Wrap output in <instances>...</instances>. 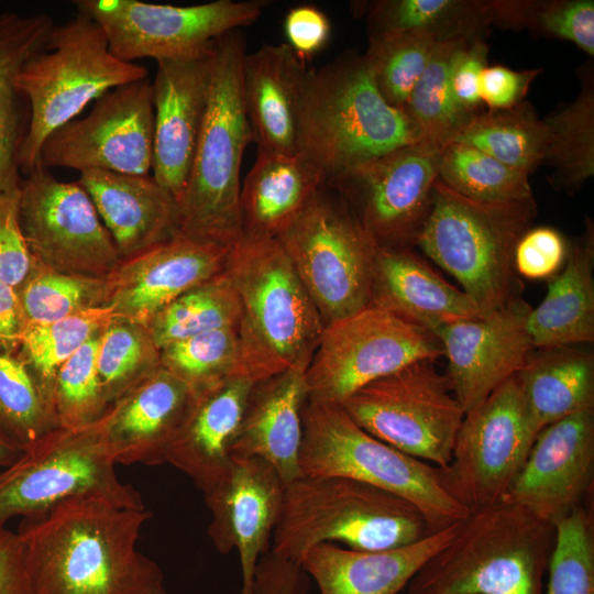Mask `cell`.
Returning a JSON list of instances; mask_svg holds the SVG:
<instances>
[{
  "mask_svg": "<svg viewBox=\"0 0 594 594\" xmlns=\"http://www.w3.org/2000/svg\"><path fill=\"white\" fill-rule=\"evenodd\" d=\"M20 187L19 217L34 263L47 270L106 277L122 261L94 202L76 182L37 165Z\"/></svg>",
  "mask_w": 594,
  "mask_h": 594,
  "instance_id": "2e32d148",
  "label": "cell"
},
{
  "mask_svg": "<svg viewBox=\"0 0 594 594\" xmlns=\"http://www.w3.org/2000/svg\"><path fill=\"white\" fill-rule=\"evenodd\" d=\"M173 594H178V593H173Z\"/></svg>",
  "mask_w": 594,
  "mask_h": 594,
  "instance_id": "6125c7cd",
  "label": "cell"
},
{
  "mask_svg": "<svg viewBox=\"0 0 594 594\" xmlns=\"http://www.w3.org/2000/svg\"><path fill=\"white\" fill-rule=\"evenodd\" d=\"M305 371L292 369L255 383L230 447L233 457L271 464L285 485L301 476L302 414L308 403Z\"/></svg>",
  "mask_w": 594,
  "mask_h": 594,
  "instance_id": "4316f807",
  "label": "cell"
},
{
  "mask_svg": "<svg viewBox=\"0 0 594 594\" xmlns=\"http://www.w3.org/2000/svg\"><path fill=\"white\" fill-rule=\"evenodd\" d=\"M231 246L177 235L122 260L106 276V306L116 319L143 326L189 289L224 271Z\"/></svg>",
  "mask_w": 594,
  "mask_h": 594,
  "instance_id": "44dd1931",
  "label": "cell"
},
{
  "mask_svg": "<svg viewBox=\"0 0 594 594\" xmlns=\"http://www.w3.org/2000/svg\"><path fill=\"white\" fill-rule=\"evenodd\" d=\"M195 396L185 382L161 366L116 399L100 418L114 463H167Z\"/></svg>",
  "mask_w": 594,
  "mask_h": 594,
  "instance_id": "cb8c5ba5",
  "label": "cell"
},
{
  "mask_svg": "<svg viewBox=\"0 0 594 594\" xmlns=\"http://www.w3.org/2000/svg\"><path fill=\"white\" fill-rule=\"evenodd\" d=\"M161 366L195 393L239 374L238 328L202 332L160 350Z\"/></svg>",
  "mask_w": 594,
  "mask_h": 594,
  "instance_id": "7dc6e473",
  "label": "cell"
},
{
  "mask_svg": "<svg viewBox=\"0 0 594 594\" xmlns=\"http://www.w3.org/2000/svg\"><path fill=\"white\" fill-rule=\"evenodd\" d=\"M369 35L417 32L437 42L484 38L491 24L492 1L381 0L364 2Z\"/></svg>",
  "mask_w": 594,
  "mask_h": 594,
  "instance_id": "e575fe53",
  "label": "cell"
},
{
  "mask_svg": "<svg viewBox=\"0 0 594 594\" xmlns=\"http://www.w3.org/2000/svg\"><path fill=\"white\" fill-rule=\"evenodd\" d=\"M46 13H0V195L19 190V128L15 77L46 43L54 28Z\"/></svg>",
  "mask_w": 594,
  "mask_h": 594,
  "instance_id": "836d02e7",
  "label": "cell"
},
{
  "mask_svg": "<svg viewBox=\"0 0 594 594\" xmlns=\"http://www.w3.org/2000/svg\"><path fill=\"white\" fill-rule=\"evenodd\" d=\"M537 211L534 196L482 201L452 190L438 177L416 244L488 314L520 298L514 253Z\"/></svg>",
  "mask_w": 594,
  "mask_h": 594,
  "instance_id": "52a82bcc",
  "label": "cell"
},
{
  "mask_svg": "<svg viewBox=\"0 0 594 594\" xmlns=\"http://www.w3.org/2000/svg\"><path fill=\"white\" fill-rule=\"evenodd\" d=\"M438 42L417 32L369 35L364 56L383 98L403 111Z\"/></svg>",
  "mask_w": 594,
  "mask_h": 594,
  "instance_id": "f6af8a7d",
  "label": "cell"
},
{
  "mask_svg": "<svg viewBox=\"0 0 594 594\" xmlns=\"http://www.w3.org/2000/svg\"><path fill=\"white\" fill-rule=\"evenodd\" d=\"M160 367V349L145 326L114 319L102 330L97 371L108 406Z\"/></svg>",
  "mask_w": 594,
  "mask_h": 594,
  "instance_id": "7bdbcfd3",
  "label": "cell"
},
{
  "mask_svg": "<svg viewBox=\"0 0 594 594\" xmlns=\"http://www.w3.org/2000/svg\"><path fill=\"white\" fill-rule=\"evenodd\" d=\"M458 524L391 550L356 551L320 543L306 553L300 564L316 581L320 594H397L449 542Z\"/></svg>",
  "mask_w": 594,
  "mask_h": 594,
  "instance_id": "f546056e",
  "label": "cell"
},
{
  "mask_svg": "<svg viewBox=\"0 0 594 594\" xmlns=\"http://www.w3.org/2000/svg\"><path fill=\"white\" fill-rule=\"evenodd\" d=\"M439 179L452 190L482 201L532 197L529 174L461 143H449L442 147Z\"/></svg>",
  "mask_w": 594,
  "mask_h": 594,
  "instance_id": "b9f144b4",
  "label": "cell"
},
{
  "mask_svg": "<svg viewBox=\"0 0 594 594\" xmlns=\"http://www.w3.org/2000/svg\"><path fill=\"white\" fill-rule=\"evenodd\" d=\"M147 78L143 66L114 56L102 29L77 12L54 25L45 45L15 77V87L30 105V121L19 148V166L26 173L40 165L46 139L77 118L85 107L108 91Z\"/></svg>",
  "mask_w": 594,
  "mask_h": 594,
  "instance_id": "ba28073f",
  "label": "cell"
},
{
  "mask_svg": "<svg viewBox=\"0 0 594 594\" xmlns=\"http://www.w3.org/2000/svg\"><path fill=\"white\" fill-rule=\"evenodd\" d=\"M284 33L286 44L301 61L307 62L329 42L331 23L316 6L299 4L286 13Z\"/></svg>",
  "mask_w": 594,
  "mask_h": 594,
  "instance_id": "db71d44e",
  "label": "cell"
},
{
  "mask_svg": "<svg viewBox=\"0 0 594 594\" xmlns=\"http://www.w3.org/2000/svg\"><path fill=\"white\" fill-rule=\"evenodd\" d=\"M541 69L514 70L502 65L486 66L481 75L480 97L490 109L519 105Z\"/></svg>",
  "mask_w": 594,
  "mask_h": 594,
  "instance_id": "11a10c76",
  "label": "cell"
},
{
  "mask_svg": "<svg viewBox=\"0 0 594 594\" xmlns=\"http://www.w3.org/2000/svg\"><path fill=\"white\" fill-rule=\"evenodd\" d=\"M101 332L86 342L57 371L52 407L58 427L88 426L99 420L109 407L97 371Z\"/></svg>",
  "mask_w": 594,
  "mask_h": 594,
  "instance_id": "c3c4849f",
  "label": "cell"
},
{
  "mask_svg": "<svg viewBox=\"0 0 594 594\" xmlns=\"http://www.w3.org/2000/svg\"><path fill=\"white\" fill-rule=\"evenodd\" d=\"M78 183L89 195L122 260L179 235V202L150 174L89 169L80 173Z\"/></svg>",
  "mask_w": 594,
  "mask_h": 594,
  "instance_id": "d4e9b609",
  "label": "cell"
},
{
  "mask_svg": "<svg viewBox=\"0 0 594 594\" xmlns=\"http://www.w3.org/2000/svg\"><path fill=\"white\" fill-rule=\"evenodd\" d=\"M284 493L285 484L271 464L258 458L233 455L223 476L204 492L213 547L221 554L232 550L239 554L240 594H253L255 570L271 549Z\"/></svg>",
  "mask_w": 594,
  "mask_h": 594,
  "instance_id": "d6986e66",
  "label": "cell"
},
{
  "mask_svg": "<svg viewBox=\"0 0 594 594\" xmlns=\"http://www.w3.org/2000/svg\"><path fill=\"white\" fill-rule=\"evenodd\" d=\"M420 360L378 378L341 407L363 430L393 448L446 468L464 418L447 374Z\"/></svg>",
  "mask_w": 594,
  "mask_h": 594,
  "instance_id": "7c38bea8",
  "label": "cell"
},
{
  "mask_svg": "<svg viewBox=\"0 0 594 594\" xmlns=\"http://www.w3.org/2000/svg\"><path fill=\"white\" fill-rule=\"evenodd\" d=\"M530 309L518 298L484 317L435 331L448 360L452 392L464 414L515 376L535 350L526 324Z\"/></svg>",
  "mask_w": 594,
  "mask_h": 594,
  "instance_id": "ffe728a7",
  "label": "cell"
},
{
  "mask_svg": "<svg viewBox=\"0 0 594 594\" xmlns=\"http://www.w3.org/2000/svg\"><path fill=\"white\" fill-rule=\"evenodd\" d=\"M465 42H438L406 101L403 112L421 141L443 147L474 116L458 106L450 84L453 59Z\"/></svg>",
  "mask_w": 594,
  "mask_h": 594,
  "instance_id": "74e56055",
  "label": "cell"
},
{
  "mask_svg": "<svg viewBox=\"0 0 594 594\" xmlns=\"http://www.w3.org/2000/svg\"><path fill=\"white\" fill-rule=\"evenodd\" d=\"M449 143L475 147L530 175L543 163L547 133L543 120L522 101L512 108L475 113Z\"/></svg>",
  "mask_w": 594,
  "mask_h": 594,
  "instance_id": "8d00e7d4",
  "label": "cell"
},
{
  "mask_svg": "<svg viewBox=\"0 0 594 594\" xmlns=\"http://www.w3.org/2000/svg\"><path fill=\"white\" fill-rule=\"evenodd\" d=\"M578 97L543 118L547 133L542 165L552 169L548 180L569 194L594 174V82L586 69Z\"/></svg>",
  "mask_w": 594,
  "mask_h": 594,
  "instance_id": "d590c367",
  "label": "cell"
},
{
  "mask_svg": "<svg viewBox=\"0 0 594 594\" xmlns=\"http://www.w3.org/2000/svg\"><path fill=\"white\" fill-rule=\"evenodd\" d=\"M277 239L324 327L371 305L378 245L332 187L322 186Z\"/></svg>",
  "mask_w": 594,
  "mask_h": 594,
  "instance_id": "30bf717a",
  "label": "cell"
},
{
  "mask_svg": "<svg viewBox=\"0 0 594 594\" xmlns=\"http://www.w3.org/2000/svg\"><path fill=\"white\" fill-rule=\"evenodd\" d=\"M428 535L424 515L398 495L345 476L301 475L285 485L270 550L300 564L320 543L383 551Z\"/></svg>",
  "mask_w": 594,
  "mask_h": 594,
  "instance_id": "8992f818",
  "label": "cell"
},
{
  "mask_svg": "<svg viewBox=\"0 0 594 594\" xmlns=\"http://www.w3.org/2000/svg\"><path fill=\"white\" fill-rule=\"evenodd\" d=\"M20 189L0 195V280L18 289L34 267L19 217Z\"/></svg>",
  "mask_w": 594,
  "mask_h": 594,
  "instance_id": "f907efd6",
  "label": "cell"
},
{
  "mask_svg": "<svg viewBox=\"0 0 594 594\" xmlns=\"http://www.w3.org/2000/svg\"><path fill=\"white\" fill-rule=\"evenodd\" d=\"M20 453L21 452L0 439V468L9 465L19 457Z\"/></svg>",
  "mask_w": 594,
  "mask_h": 594,
  "instance_id": "91938a15",
  "label": "cell"
},
{
  "mask_svg": "<svg viewBox=\"0 0 594 594\" xmlns=\"http://www.w3.org/2000/svg\"><path fill=\"white\" fill-rule=\"evenodd\" d=\"M16 290L30 324H45L106 306V277L56 272L35 263Z\"/></svg>",
  "mask_w": 594,
  "mask_h": 594,
  "instance_id": "ee69618b",
  "label": "cell"
},
{
  "mask_svg": "<svg viewBox=\"0 0 594 594\" xmlns=\"http://www.w3.org/2000/svg\"><path fill=\"white\" fill-rule=\"evenodd\" d=\"M301 475L345 476L414 504L429 534L461 521L469 509L444 488L440 469L359 427L340 405L308 400L302 414Z\"/></svg>",
  "mask_w": 594,
  "mask_h": 594,
  "instance_id": "9c48e42d",
  "label": "cell"
},
{
  "mask_svg": "<svg viewBox=\"0 0 594 594\" xmlns=\"http://www.w3.org/2000/svg\"><path fill=\"white\" fill-rule=\"evenodd\" d=\"M554 525L518 505L470 510L407 594H544Z\"/></svg>",
  "mask_w": 594,
  "mask_h": 594,
  "instance_id": "3957f363",
  "label": "cell"
},
{
  "mask_svg": "<svg viewBox=\"0 0 594 594\" xmlns=\"http://www.w3.org/2000/svg\"><path fill=\"white\" fill-rule=\"evenodd\" d=\"M114 466L100 419L80 428L56 427L0 471V526L77 496L144 509L140 493L119 479Z\"/></svg>",
  "mask_w": 594,
  "mask_h": 594,
  "instance_id": "8fae6325",
  "label": "cell"
},
{
  "mask_svg": "<svg viewBox=\"0 0 594 594\" xmlns=\"http://www.w3.org/2000/svg\"><path fill=\"white\" fill-rule=\"evenodd\" d=\"M57 426L52 405L24 360L0 354V439L23 452Z\"/></svg>",
  "mask_w": 594,
  "mask_h": 594,
  "instance_id": "60d3db41",
  "label": "cell"
},
{
  "mask_svg": "<svg viewBox=\"0 0 594 594\" xmlns=\"http://www.w3.org/2000/svg\"><path fill=\"white\" fill-rule=\"evenodd\" d=\"M324 185L321 172L301 152L257 150L240 190L242 235L277 238Z\"/></svg>",
  "mask_w": 594,
  "mask_h": 594,
  "instance_id": "4dcf8cb0",
  "label": "cell"
},
{
  "mask_svg": "<svg viewBox=\"0 0 594 594\" xmlns=\"http://www.w3.org/2000/svg\"><path fill=\"white\" fill-rule=\"evenodd\" d=\"M246 55L240 30L213 41L208 103L179 201V235L232 246L241 237L240 170L253 142L242 98Z\"/></svg>",
  "mask_w": 594,
  "mask_h": 594,
  "instance_id": "5b68a950",
  "label": "cell"
},
{
  "mask_svg": "<svg viewBox=\"0 0 594 594\" xmlns=\"http://www.w3.org/2000/svg\"><path fill=\"white\" fill-rule=\"evenodd\" d=\"M77 12L103 31L111 53L133 63L156 62L198 53L227 32L255 22L267 2L216 0L194 6L140 0H76Z\"/></svg>",
  "mask_w": 594,
  "mask_h": 594,
  "instance_id": "9a60e30c",
  "label": "cell"
},
{
  "mask_svg": "<svg viewBox=\"0 0 594 594\" xmlns=\"http://www.w3.org/2000/svg\"><path fill=\"white\" fill-rule=\"evenodd\" d=\"M309 575L301 564L276 556L271 550L260 559L253 594H307Z\"/></svg>",
  "mask_w": 594,
  "mask_h": 594,
  "instance_id": "9f6ffc18",
  "label": "cell"
},
{
  "mask_svg": "<svg viewBox=\"0 0 594 594\" xmlns=\"http://www.w3.org/2000/svg\"><path fill=\"white\" fill-rule=\"evenodd\" d=\"M309 66L286 44H265L246 53L242 98L257 150L300 152V112Z\"/></svg>",
  "mask_w": 594,
  "mask_h": 594,
  "instance_id": "484cf974",
  "label": "cell"
},
{
  "mask_svg": "<svg viewBox=\"0 0 594 594\" xmlns=\"http://www.w3.org/2000/svg\"><path fill=\"white\" fill-rule=\"evenodd\" d=\"M544 594H594V530L582 505L558 519Z\"/></svg>",
  "mask_w": 594,
  "mask_h": 594,
  "instance_id": "681fc988",
  "label": "cell"
},
{
  "mask_svg": "<svg viewBox=\"0 0 594 594\" xmlns=\"http://www.w3.org/2000/svg\"><path fill=\"white\" fill-rule=\"evenodd\" d=\"M371 305L433 333L442 326L487 315L409 248H377Z\"/></svg>",
  "mask_w": 594,
  "mask_h": 594,
  "instance_id": "83f0119b",
  "label": "cell"
},
{
  "mask_svg": "<svg viewBox=\"0 0 594 594\" xmlns=\"http://www.w3.org/2000/svg\"><path fill=\"white\" fill-rule=\"evenodd\" d=\"M153 134L152 82L145 78L108 91L87 116L54 131L43 144L40 165L148 175Z\"/></svg>",
  "mask_w": 594,
  "mask_h": 594,
  "instance_id": "ac0fdd59",
  "label": "cell"
},
{
  "mask_svg": "<svg viewBox=\"0 0 594 594\" xmlns=\"http://www.w3.org/2000/svg\"><path fill=\"white\" fill-rule=\"evenodd\" d=\"M443 354L433 332L370 305L324 327L305 371L308 400L341 406L363 386Z\"/></svg>",
  "mask_w": 594,
  "mask_h": 594,
  "instance_id": "4fadbf2b",
  "label": "cell"
},
{
  "mask_svg": "<svg viewBox=\"0 0 594 594\" xmlns=\"http://www.w3.org/2000/svg\"><path fill=\"white\" fill-rule=\"evenodd\" d=\"M538 433L513 376L464 415L451 460L439 468L444 488L469 510L502 502Z\"/></svg>",
  "mask_w": 594,
  "mask_h": 594,
  "instance_id": "5bb4252c",
  "label": "cell"
},
{
  "mask_svg": "<svg viewBox=\"0 0 594 594\" xmlns=\"http://www.w3.org/2000/svg\"><path fill=\"white\" fill-rule=\"evenodd\" d=\"M239 296L224 271L180 295L146 326L161 350L167 344L223 328H238Z\"/></svg>",
  "mask_w": 594,
  "mask_h": 594,
  "instance_id": "f35d334b",
  "label": "cell"
},
{
  "mask_svg": "<svg viewBox=\"0 0 594 594\" xmlns=\"http://www.w3.org/2000/svg\"><path fill=\"white\" fill-rule=\"evenodd\" d=\"M566 254L568 244L560 232L550 227H531L515 248V270L518 276L529 279L549 278L563 266Z\"/></svg>",
  "mask_w": 594,
  "mask_h": 594,
  "instance_id": "816d5d0a",
  "label": "cell"
},
{
  "mask_svg": "<svg viewBox=\"0 0 594 594\" xmlns=\"http://www.w3.org/2000/svg\"><path fill=\"white\" fill-rule=\"evenodd\" d=\"M150 594H168V593L166 592L165 587L162 586V587H160V588L153 591V592L150 593Z\"/></svg>",
  "mask_w": 594,
  "mask_h": 594,
  "instance_id": "94428289",
  "label": "cell"
},
{
  "mask_svg": "<svg viewBox=\"0 0 594 594\" xmlns=\"http://www.w3.org/2000/svg\"><path fill=\"white\" fill-rule=\"evenodd\" d=\"M493 24L569 41L594 56V1H492Z\"/></svg>",
  "mask_w": 594,
  "mask_h": 594,
  "instance_id": "bcb514c9",
  "label": "cell"
},
{
  "mask_svg": "<svg viewBox=\"0 0 594 594\" xmlns=\"http://www.w3.org/2000/svg\"><path fill=\"white\" fill-rule=\"evenodd\" d=\"M441 146L419 141L326 184L349 205L378 246L409 248L428 218Z\"/></svg>",
  "mask_w": 594,
  "mask_h": 594,
  "instance_id": "e0dca14e",
  "label": "cell"
},
{
  "mask_svg": "<svg viewBox=\"0 0 594 594\" xmlns=\"http://www.w3.org/2000/svg\"><path fill=\"white\" fill-rule=\"evenodd\" d=\"M594 226L586 219L581 237L568 245L563 271L548 285L546 297L527 316L535 349L594 341Z\"/></svg>",
  "mask_w": 594,
  "mask_h": 594,
  "instance_id": "1f68e13d",
  "label": "cell"
},
{
  "mask_svg": "<svg viewBox=\"0 0 594 594\" xmlns=\"http://www.w3.org/2000/svg\"><path fill=\"white\" fill-rule=\"evenodd\" d=\"M593 468L594 409H590L539 431L503 501L554 524L582 505Z\"/></svg>",
  "mask_w": 594,
  "mask_h": 594,
  "instance_id": "7402d4cb",
  "label": "cell"
},
{
  "mask_svg": "<svg viewBox=\"0 0 594 594\" xmlns=\"http://www.w3.org/2000/svg\"><path fill=\"white\" fill-rule=\"evenodd\" d=\"M254 385L246 376L233 375L196 393L167 463L189 476L202 493L230 465V447Z\"/></svg>",
  "mask_w": 594,
  "mask_h": 594,
  "instance_id": "f1b7e54d",
  "label": "cell"
},
{
  "mask_svg": "<svg viewBox=\"0 0 594 594\" xmlns=\"http://www.w3.org/2000/svg\"><path fill=\"white\" fill-rule=\"evenodd\" d=\"M150 517L146 508L77 496L23 518L16 534L31 594H150L164 586L158 565L136 548Z\"/></svg>",
  "mask_w": 594,
  "mask_h": 594,
  "instance_id": "6da1fadb",
  "label": "cell"
},
{
  "mask_svg": "<svg viewBox=\"0 0 594 594\" xmlns=\"http://www.w3.org/2000/svg\"><path fill=\"white\" fill-rule=\"evenodd\" d=\"M224 273L241 304L239 374L257 383L306 370L324 323L279 240L242 235Z\"/></svg>",
  "mask_w": 594,
  "mask_h": 594,
  "instance_id": "7a4b0ae2",
  "label": "cell"
},
{
  "mask_svg": "<svg viewBox=\"0 0 594 594\" xmlns=\"http://www.w3.org/2000/svg\"><path fill=\"white\" fill-rule=\"evenodd\" d=\"M25 324L18 290L0 280V354L19 352Z\"/></svg>",
  "mask_w": 594,
  "mask_h": 594,
  "instance_id": "680465c9",
  "label": "cell"
},
{
  "mask_svg": "<svg viewBox=\"0 0 594 594\" xmlns=\"http://www.w3.org/2000/svg\"><path fill=\"white\" fill-rule=\"evenodd\" d=\"M488 46L484 38L468 41L457 53L450 74L452 95L458 106L468 113L480 112V80L487 66Z\"/></svg>",
  "mask_w": 594,
  "mask_h": 594,
  "instance_id": "f5cc1de1",
  "label": "cell"
},
{
  "mask_svg": "<svg viewBox=\"0 0 594 594\" xmlns=\"http://www.w3.org/2000/svg\"><path fill=\"white\" fill-rule=\"evenodd\" d=\"M421 141L405 113L378 91L364 54L309 67L300 112V152L326 184Z\"/></svg>",
  "mask_w": 594,
  "mask_h": 594,
  "instance_id": "277c9868",
  "label": "cell"
},
{
  "mask_svg": "<svg viewBox=\"0 0 594 594\" xmlns=\"http://www.w3.org/2000/svg\"><path fill=\"white\" fill-rule=\"evenodd\" d=\"M0 594H31L23 543L6 526H0Z\"/></svg>",
  "mask_w": 594,
  "mask_h": 594,
  "instance_id": "6f0895ef",
  "label": "cell"
},
{
  "mask_svg": "<svg viewBox=\"0 0 594 594\" xmlns=\"http://www.w3.org/2000/svg\"><path fill=\"white\" fill-rule=\"evenodd\" d=\"M114 319L111 306H100L54 322L25 324L18 354L28 364L51 405L59 367Z\"/></svg>",
  "mask_w": 594,
  "mask_h": 594,
  "instance_id": "ab89813d",
  "label": "cell"
},
{
  "mask_svg": "<svg viewBox=\"0 0 594 594\" xmlns=\"http://www.w3.org/2000/svg\"><path fill=\"white\" fill-rule=\"evenodd\" d=\"M212 56L213 42L198 53L156 62L152 176L178 202L206 114Z\"/></svg>",
  "mask_w": 594,
  "mask_h": 594,
  "instance_id": "603a6c76",
  "label": "cell"
},
{
  "mask_svg": "<svg viewBox=\"0 0 594 594\" xmlns=\"http://www.w3.org/2000/svg\"><path fill=\"white\" fill-rule=\"evenodd\" d=\"M515 376L538 431L594 409V355L590 351L573 345L535 349Z\"/></svg>",
  "mask_w": 594,
  "mask_h": 594,
  "instance_id": "d6a6232c",
  "label": "cell"
}]
</instances>
